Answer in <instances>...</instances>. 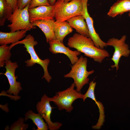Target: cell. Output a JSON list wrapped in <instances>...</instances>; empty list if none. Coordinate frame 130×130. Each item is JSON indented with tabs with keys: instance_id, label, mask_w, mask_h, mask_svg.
<instances>
[{
	"instance_id": "cell-1",
	"label": "cell",
	"mask_w": 130,
	"mask_h": 130,
	"mask_svg": "<svg viewBox=\"0 0 130 130\" xmlns=\"http://www.w3.org/2000/svg\"><path fill=\"white\" fill-rule=\"evenodd\" d=\"M67 45L69 47L76 49L98 63H101L105 58L110 56L107 50L96 47L90 37L78 33H74L68 39Z\"/></svg>"
},
{
	"instance_id": "cell-2",
	"label": "cell",
	"mask_w": 130,
	"mask_h": 130,
	"mask_svg": "<svg viewBox=\"0 0 130 130\" xmlns=\"http://www.w3.org/2000/svg\"><path fill=\"white\" fill-rule=\"evenodd\" d=\"M38 44V42L35 40L33 37L30 34L27 35L22 40L12 44L9 46L10 50L14 46L18 44L24 45V47L26 49V52L29 53L30 58L25 61L26 67H31L36 64L40 65L42 67L44 71V74L42 78L49 83L52 79V77L48 72V67L50 61L48 58L44 60L41 59L38 56L34 49V46Z\"/></svg>"
},
{
	"instance_id": "cell-3",
	"label": "cell",
	"mask_w": 130,
	"mask_h": 130,
	"mask_svg": "<svg viewBox=\"0 0 130 130\" xmlns=\"http://www.w3.org/2000/svg\"><path fill=\"white\" fill-rule=\"evenodd\" d=\"M55 21L60 22L68 21L75 16L82 15L83 6L82 0H72L65 2L57 0L54 5Z\"/></svg>"
},
{
	"instance_id": "cell-4",
	"label": "cell",
	"mask_w": 130,
	"mask_h": 130,
	"mask_svg": "<svg viewBox=\"0 0 130 130\" xmlns=\"http://www.w3.org/2000/svg\"><path fill=\"white\" fill-rule=\"evenodd\" d=\"M87 58L81 56L71 66L70 72L64 76L65 78H71L73 79L76 90L78 92H80L83 86L89 82L88 76L94 72L93 70L87 71Z\"/></svg>"
},
{
	"instance_id": "cell-5",
	"label": "cell",
	"mask_w": 130,
	"mask_h": 130,
	"mask_svg": "<svg viewBox=\"0 0 130 130\" xmlns=\"http://www.w3.org/2000/svg\"><path fill=\"white\" fill-rule=\"evenodd\" d=\"M74 83L66 90L56 93L55 95L49 98L50 102H53L60 110L65 109L67 112H70L72 110L73 102L78 98L82 99L83 94L74 89Z\"/></svg>"
},
{
	"instance_id": "cell-6",
	"label": "cell",
	"mask_w": 130,
	"mask_h": 130,
	"mask_svg": "<svg viewBox=\"0 0 130 130\" xmlns=\"http://www.w3.org/2000/svg\"><path fill=\"white\" fill-rule=\"evenodd\" d=\"M30 3L23 9H20L17 6L12 14L7 20L11 24L7 27L11 31L14 32L19 30H25L27 31L35 29L29 20L28 11Z\"/></svg>"
},
{
	"instance_id": "cell-7",
	"label": "cell",
	"mask_w": 130,
	"mask_h": 130,
	"mask_svg": "<svg viewBox=\"0 0 130 130\" xmlns=\"http://www.w3.org/2000/svg\"><path fill=\"white\" fill-rule=\"evenodd\" d=\"M126 36H123L119 39L112 38L109 39L106 42L108 46H113L114 48V51L111 58L114 64L112 65V68H115L116 71L119 69V63L122 56L127 57L130 54V50L128 45L125 43Z\"/></svg>"
},
{
	"instance_id": "cell-8",
	"label": "cell",
	"mask_w": 130,
	"mask_h": 130,
	"mask_svg": "<svg viewBox=\"0 0 130 130\" xmlns=\"http://www.w3.org/2000/svg\"><path fill=\"white\" fill-rule=\"evenodd\" d=\"M49 98L45 94L41 98L36 105V109L38 113L40 114L48 124L50 130H56L59 129L62 125V124L58 122H53L51 120L50 116L52 107L51 106Z\"/></svg>"
},
{
	"instance_id": "cell-9",
	"label": "cell",
	"mask_w": 130,
	"mask_h": 130,
	"mask_svg": "<svg viewBox=\"0 0 130 130\" xmlns=\"http://www.w3.org/2000/svg\"><path fill=\"white\" fill-rule=\"evenodd\" d=\"M5 65L6 71L5 73L2 74L6 76L10 84L9 88L6 92L9 94H13L17 96L22 89L21 84L17 81V77L15 75V70L18 65L17 62H12L10 60L5 62Z\"/></svg>"
},
{
	"instance_id": "cell-10",
	"label": "cell",
	"mask_w": 130,
	"mask_h": 130,
	"mask_svg": "<svg viewBox=\"0 0 130 130\" xmlns=\"http://www.w3.org/2000/svg\"><path fill=\"white\" fill-rule=\"evenodd\" d=\"M88 0H82L83 8L82 15L84 17L89 30L90 37L97 47L104 49L108 46L106 43L103 41L96 32L94 27L93 20L88 11L87 3Z\"/></svg>"
},
{
	"instance_id": "cell-11",
	"label": "cell",
	"mask_w": 130,
	"mask_h": 130,
	"mask_svg": "<svg viewBox=\"0 0 130 130\" xmlns=\"http://www.w3.org/2000/svg\"><path fill=\"white\" fill-rule=\"evenodd\" d=\"M49 50L53 54L58 53L65 54L69 58L71 64L73 65L78 60V56L81 54L80 52L77 50L73 51L66 47L61 42L56 39L53 40L49 42Z\"/></svg>"
},
{
	"instance_id": "cell-12",
	"label": "cell",
	"mask_w": 130,
	"mask_h": 130,
	"mask_svg": "<svg viewBox=\"0 0 130 130\" xmlns=\"http://www.w3.org/2000/svg\"><path fill=\"white\" fill-rule=\"evenodd\" d=\"M28 11L29 20L31 23L37 20L53 19L54 18V5L43 6L29 8Z\"/></svg>"
},
{
	"instance_id": "cell-13",
	"label": "cell",
	"mask_w": 130,
	"mask_h": 130,
	"mask_svg": "<svg viewBox=\"0 0 130 130\" xmlns=\"http://www.w3.org/2000/svg\"><path fill=\"white\" fill-rule=\"evenodd\" d=\"M96 83L94 81H91L89 83V88L86 93L84 95L82 98L84 102L87 98H90L94 101L97 105L99 109V116L98 122L96 124L92 126L94 129H100L103 124L105 121V115L104 107L102 103L100 102L97 101L94 94V90Z\"/></svg>"
},
{
	"instance_id": "cell-14",
	"label": "cell",
	"mask_w": 130,
	"mask_h": 130,
	"mask_svg": "<svg viewBox=\"0 0 130 130\" xmlns=\"http://www.w3.org/2000/svg\"><path fill=\"white\" fill-rule=\"evenodd\" d=\"M55 19L39 20L32 22V25L38 27L44 33L46 42L49 43L53 40L56 39L54 30Z\"/></svg>"
},
{
	"instance_id": "cell-15",
	"label": "cell",
	"mask_w": 130,
	"mask_h": 130,
	"mask_svg": "<svg viewBox=\"0 0 130 130\" xmlns=\"http://www.w3.org/2000/svg\"><path fill=\"white\" fill-rule=\"evenodd\" d=\"M84 17L82 15L73 17L67 21L71 26L78 33L87 37H90L89 30Z\"/></svg>"
},
{
	"instance_id": "cell-16",
	"label": "cell",
	"mask_w": 130,
	"mask_h": 130,
	"mask_svg": "<svg viewBox=\"0 0 130 130\" xmlns=\"http://www.w3.org/2000/svg\"><path fill=\"white\" fill-rule=\"evenodd\" d=\"M27 31L19 30L14 32H0V45H7L18 42L26 35Z\"/></svg>"
},
{
	"instance_id": "cell-17",
	"label": "cell",
	"mask_w": 130,
	"mask_h": 130,
	"mask_svg": "<svg viewBox=\"0 0 130 130\" xmlns=\"http://www.w3.org/2000/svg\"><path fill=\"white\" fill-rule=\"evenodd\" d=\"M72 27L66 21L54 22V30L56 39L63 42L65 38L73 31Z\"/></svg>"
},
{
	"instance_id": "cell-18",
	"label": "cell",
	"mask_w": 130,
	"mask_h": 130,
	"mask_svg": "<svg viewBox=\"0 0 130 130\" xmlns=\"http://www.w3.org/2000/svg\"><path fill=\"white\" fill-rule=\"evenodd\" d=\"M130 11V0H118L110 7L107 15L114 17Z\"/></svg>"
},
{
	"instance_id": "cell-19",
	"label": "cell",
	"mask_w": 130,
	"mask_h": 130,
	"mask_svg": "<svg viewBox=\"0 0 130 130\" xmlns=\"http://www.w3.org/2000/svg\"><path fill=\"white\" fill-rule=\"evenodd\" d=\"M28 119H31L36 126V130H47L49 129L47 124L44 122L42 117L39 113H35L32 110H30L25 115V121Z\"/></svg>"
},
{
	"instance_id": "cell-20",
	"label": "cell",
	"mask_w": 130,
	"mask_h": 130,
	"mask_svg": "<svg viewBox=\"0 0 130 130\" xmlns=\"http://www.w3.org/2000/svg\"><path fill=\"white\" fill-rule=\"evenodd\" d=\"M13 12L12 8L5 0H0V26H3L6 19Z\"/></svg>"
},
{
	"instance_id": "cell-21",
	"label": "cell",
	"mask_w": 130,
	"mask_h": 130,
	"mask_svg": "<svg viewBox=\"0 0 130 130\" xmlns=\"http://www.w3.org/2000/svg\"><path fill=\"white\" fill-rule=\"evenodd\" d=\"M11 56L9 46L7 45H1L0 46V67L5 65V62L10 60Z\"/></svg>"
},
{
	"instance_id": "cell-22",
	"label": "cell",
	"mask_w": 130,
	"mask_h": 130,
	"mask_svg": "<svg viewBox=\"0 0 130 130\" xmlns=\"http://www.w3.org/2000/svg\"><path fill=\"white\" fill-rule=\"evenodd\" d=\"M24 119L20 117L18 120L11 125L10 130H26L28 127L27 124L24 123Z\"/></svg>"
},
{
	"instance_id": "cell-23",
	"label": "cell",
	"mask_w": 130,
	"mask_h": 130,
	"mask_svg": "<svg viewBox=\"0 0 130 130\" xmlns=\"http://www.w3.org/2000/svg\"><path fill=\"white\" fill-rule=\"evenodd\" d=\"M51 6L48 0H32L29 7V8H35L38 6Z\"/></svg>"
},
{
	"instance_id": "cell-24",
	"label": "cell",
	"mask_w": 130,
	"mask_h": 130,
	"mask_svg": "<svg viewBox=\"0 0 130 130\" xmlns=\"http://www.w3.org/2000/svg\"><path fill=\"white\" fill-rule=\"evenodd\" d=\"M32 0H18L17 7L20 9H23L25 8Z\"/></svg>"
},
{
	"instance_id": "cell-25",
	"label": "cell",
	"mask_w": 130,
	"mask_h": 130,
	"mask_svg": "<svg viewBox=\"0 0 130 130\" xmlns=\"http://www.w3.org/2000/svg\"><path fill=\"white\" fill-rule=\"evenodd\" d=\"M5 0L7 3L12 8L13 12L17 6L18 0Z\"/></svg>"
},
{
	"instance_id": "cell-26",
	"label": "cell",
	"mask_w": 130,
	"mask_h": 130,
	"mask_svg": "<svg viewBox=\"0 0 130 130\" xmlns=\"http://www.w3.org/2000/svg\"><path fill=\"white\" fill-rule=\"evenodd\" d=\"M48 0L51 5H54L56 1V0Z\"/></svg>"
},
{
	"instance_id": "cell-27",
	"label": "cell",
	"mask_w": 130,
	"mask_h": 130,
	"mask_svg": "<svg viewBox=\"0 0 130 130\" xmlns=\"http://www.w3.org/2000/svg\"><path fill=\"white\" fill-rule=\"evenodd\" d=\"M64 2H69L72 0H64Z\"/></svg>"
},
{
	"instance_id": "cell-28",
	"label": "cell",
	"mask_w": 130,
	"mask_h": 130,
	"mask_svg": "<svg viewBox=\"0 0 130 130\" xmlns=\"http://www.w3.org/2000/svg\"><path fill=\"white\" fill-rule=\"evenodd\" d=\"M129 15L130 17V11L129 12Z\"/></svg>"
}]
</instances>
